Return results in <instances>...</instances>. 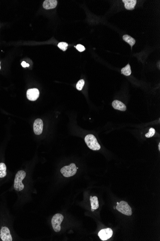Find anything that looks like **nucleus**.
I'll use <instances>...</instances> for the list:
<instances>
[{
    "label": "nucleus",
    "instance_id": "22",
    "mask_svg": "<svg viewBox=\"0 0 160 241\" xmlns=\"http://www.w3.org/2000/svg\"><path fill=\"white\" fill-rule=\"evenodd\" d=\"M158 147H159V150H160V143H159V145H158Z\"/></svg>",
    "mask_w": 160,
    "mask_h": 241
},
{
    "label": "nucleus",
    "instance_id": "1",
    "mask_svg": "<svg viewBox=\"0 0 160 241\" xmlns=\"http://www.w3.org/2000/svg\"><path fill=\"white\" fill-rule=\"evenodd\" d=\"M26 176V173L23 170H20L17 172L14 179V188L17 191H21L24 189V185L22 182L23 180Z\"/></svg>",
    "mask_w": 160,
    "mask_h": 241
},
{
    "label": "nucleus",
    "instance_id": "8",
    "mask_svg": "<svg viewBox=\"0 0 160 241\" xmlns=\"http://www.w3.org/2000/svg\"><path fill=\"white\" fill-rule=\"evenodd\" d=\"M26 96L29 100L31 101H36L39 97V90L36 88L28 89L26 92Z\"/></svg>",
    "mask_w": 160,
    "mask_h": 241
},
{
    "label": "nucleus",
    "instance_id": "5",
    "mask_svg": "<svg viewBox=\"0 0 160 241\" xmlns=\"http://www.w3.org/2000/svg\"><path fill=\"white\" fill-rule=\"evenodd\" d=\"M116 209L121 213L126 216H132V208L129 206L128 203L122 201L117 204Z\"/></svg>",
    "mask_w": 160,
    "mask_h": 241
},
{
    "label": "nucleus",
    "instance_id": "7",
    "mask_svg": "<svg viewBox=\"0 0 160 241\" xmlns=\"http://www.w3.org/2000/svg\"><path fill=\"white\" fill-rule=\"evenodd\" d=\"M0 237L3 241H13L9 229L6 227H3L1 228L0 232Z\"/></svg>",
    "mask_w": 160,
    "mask_h": 241
},
{
    "label": "nucleus",
    "instance_id": "18",
    "mask_svg": "<svg viewBox=\"0 0 160 241\" xmlns=\"http://www.w3.org/2000/svg\"><path fill=\"white\" fill-rule=\"evenodd\" d=\"M85 84V80H80L79 81H78L77 84H76L77 89L79 90H82Z\"/></svg>",
    "mask_w": 160,
    "mask_h": 241
},
{
    "label": "nucleus",
    "instance_id": "3",
    "mask_svg": "<svg viewBox=\"0 0 160 241\" xmlns=\"http://www.w3.org/2000/svg\"><path fill=\"white\" fill-rule=\"evenodd\" d=\"M77 167L74 163H72L70 165L64 166L60 170L61 174L66 178L72 177L77 172Z\"/></svg>",
    "mask_w": 160,
    "mask_h": 241
},
{
    "label": "nucleus",
    "instance_id": "9",
    "mask_svg": "<svg viewBox=\"0 0 160 241\" xmlns=\"http://www.w3.org/2000/svg\"><path fill=\"white\" fill-rule=\"evenodd\" d=\"M34 132L36 135H41L42 133L43 128V121L40 118L36 119L33 125Z\"/></svg>",
    "mask_w": 160,
    "mask_h": 241
},
{
    "label": "nucleus",
    "instance_id": "13",
    "mask_svg": "<svg viewBox=\"0 0 160 241\" xmlns=\"http://www.w3.org/2000/svg\"><path fill=\"white\" fill-rule=\"evenodd\" d=\"M90 202L91 204L92 211H94V210L97 209L99 207V202L98 198L96 196L90 197Z\"/></svg>",
    "mask_w": 160,
    "mask_h": 241
},
{
    "label": "nucleus",
    "instance_id": "14",
    "mask_svg": "<svg viewBox=\"0 0 160 241\" xmlns=\"http://www.w3.org/2000/svg\"><path fill=\"white\" fill-rule=\"evenodd\" d=\"M123 39L124 41H125L126 42L129 43L132 48V46L135 44V39H134V38H133L132 37L128 35H124L123 36Z\"/></svg>",
    "mask_w": 160,
    "mask_h": 241
},
{
    "label": "nucleus",
    "instance_id": "17",
    "mask_svg": "<svg viewBox=\"0 0 160 241\" xmlns=\"http://www.w3.org/2000/svg\"><path fill=\"white\" fill-rule=\"evenodd\" d=\"M58 47H59V48L63 50V51H65L67 49L68 44V43H67L66 42H60V43L58 44Z\"/></svg>",
    "mask_w": 160,
    "mask_h": 241
},
{
    "label": "nucleus",
    "instance_id": "2",
    "mask_svg": "<svg viewBox=\"0 0 160 241\" xmlns=\"http://www.w3.org/2000/svg\"><path fill=\"white\" fill-rule=\"evenodd\" d=\"M87 146L93 151H98L100 149L101 146L95 137L92 134L86 135L85 139Z\"/></svg>",
    "mask_w": 160,
    "mask_h": 241
},
{
    "label": "nucleus",
    "instance_id": "10",
    "mask_svg": "<svg viewBox=\"0 0 160 241\" xmlns=\"http://www.w3.org/2000/svg\"><path fill=\"white\" fill-rule=\"evenodd\" d=\"M57 3L56 0H46L43 3V6L45 9H54L57 6Z\"/></svg>",
    "mask_w": 160,
    "mask_h": 241
},
{
    "label": "nucleus",
    "instance_id": "6",
    "mask_svg": "<svg viewBox=\"0 0 160 241\" xmlns=\"http://www.w3.org/2000/svg\"><path fill=\"white\" fill-rule=\"evenodd\" d=\"M113 231L110 228H107L101 230L98 233V236L102 241H106L112 237Z\"/></svg>",
    "mask_w": 160,
    "mask_h": 241
},
{
    "label": "nucleus",
    "instance_id": "11",
    "mask_svg": "<svg viewBox=\"0 0 160 241\" xmlns=\"http://www.w3.org/2000/svg\"><path fill=\"white\" fill-rule=\"evenodd\" d=\"M112 106L116 110H119L122 111H125L127 109L126 106L125 104L119 100H114L112 103Z\"/></svg>",
    "mask_w": 160,
    "mask_h": 241
},
{
    "label": "nucleus",
    "instance_id": "16",
    "mask_svg": "<svg viewBox=\"0 0 160 241\" xmlns=\"http://www.w3.org/2000/svg\"><path fill=\"white\" fill-rule=\"evenodd\" d=\"M121 73L125 76H129L131 75L132 70L129 65L128 64L121 70Z\"/></svg>",
    "mask_w": 160,
    "mask_h": 241
},
{
    "label": "nucleus",
    "instance_id": "20",
    "mask_svg": "<svg viewBox=\"0 0 160 241\" xmlns=\"http://www.w3.org/2000/svg\"><path fill=\"white\" fill-rule=\"evenodd\" d=\"M75 47L77 49V50H78L80 52H82L84 51L85 50V48L82 45L78 44Z\"/></svg>",
    "mask_w": 160,
    "mask_h": 241
},
{
    "label": "nucleus",
    "instance_id": "15",
    "mask_svg": "<svg viewBox=\"0 0 160 241\" xmlns=\"http://www.w3.org/2000/svg\"><path fill=\"white\" fill-rule=\"evenodd\" d=\"M6 175V166L4 163H0V178H4Z\"/></svg>",
    "mask_w": 160,
    "mask_h": 241
},
{
    "label": "nucleus",
    "instance_id": "4",
    "mask_svg": "<svg viewBox=\"0 0 160 241\" xmlns=\"http://www.w3.org/2000/svg\"><path fill=\"white\" fill-rule=\"evenodd\" d=\"M63 216L61 214H56L52 217L51 224L52 228L56 232H59L61 230L60 224L63 220Z\"/></svg>",
    "mask_w": 160,
    "mask_h": 241
},
{
    "label": "nucleus",
    "instance_id": "23",
    "mask_svg": "<svg viewBox=\"0 0 160 241\" xmlns=\"http://www.w3.org/2000/svg\"><path fill=\"white\" fill-rule=\"evenodd\" d=\"M1 69V62H0V70Z\"/></svg>",
    "mask_w": 160,
    "mask_h": 241
},
{
    "label": "nucleus",
    "instance_id": "19",
    "mask_svg": "<svg viewBox=\"0 0 160 241\" xmlns=\"http://www.w3.org/2000/svg\"><path fill=\"white\" fill-rule=\"evenodd\" d=\"M155 133V130L154 128H151L149 130V131L148 133L146 134L145 135V137L147 138H151L154 136Z\"/></svg>",
    "mask_w": 160,
    "mask_h": 241
},
{
    "label": "nucleus",
    "instance_id": "21",
    "mask_svg": "<svg viewBox=\"0 0 160 241\" xmlns=\"http://www.w3.org/2000/svg\"><path fill=\"white\" fill-rule=\"evenodd\" d=\"M21 65H22V66L23 67H29V65L28 64H27V63L25 61L22 62V63H21Z\"/></svg>",
    "mask_w": 160,
    "mask_h": 241
},
{
    "label": "nucleus",
    "instance_id": "12",
    "mask_svg": "<svg viewBox=\"0 0 160 241\" xmlns=\"http://www.w3.org/2000/svg\"><path fill=\"white\" fill-rule=\"evenodd\" d=\"M122 1L125 4V8L129 10L134 9L137 3L136 0H123Z\"/></svg>",
    "mask_w": 160,
    "mask_h": 241
}]
</instances>
